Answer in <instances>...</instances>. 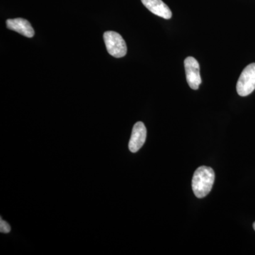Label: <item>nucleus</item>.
Segmentation results:
<instances>
[{"mask_svg": "<svg viewBox=\"0 0 255 255\" xmlns=\"http://www.w3.org/2000/svg\"><path fill=\"white\" fill-rule=\"evenodd\" d=\"M215 181L214 169L201 166L196 169L192 179V189L196 197L202 199L209 194Z\"/></svg>", "mask_w": 255, "mask_h": 255, "instance_id": "nucleus-1", "label": "nucleus"}, {"mask_svg": "<svg viewBox=\"0 0 255 255\" xmlns=\"http://www.w3.org/2000/svg\"><path fill=\"white\" fill-rule=\"evenodd\" d=\"M104 40L107 51L114 58H120L127 53V46L123 37L115 31H107L104 33Z\"/></svg>", "mask_w": 255, "mask_h": 255, "instance_id": "nucleus-2", "label": "nucleus"}, {"mask_svg": "<svg viewBox=\"0 0 255 255\" xmlns=\"http://www.w3.org/2000/svg\"><path fill=\"white\" fill-rule=\"evenodd\" d=\"M237 92L241 97L251 95L255 90V63L248 65L242 72L237 83Z\"/></svg>", "mask_w": 255, "mask_h": 255, "instance_id": "nucleus-3", "label": "nucleus"}, {"mask_svg": "<svg viewBox=\"0 0 255 255\" xmlns=\"http://www.w3.org/2000/svg\"><path fill=\"white\" fill-rule=\"evenodd\" d=\"M184 68L189 87L192 90H198L202 81L200 75V67L197 60L193 57H187L184 60Z\"/></svg>", "mask_w": 255, "mask_h": 255, "instance_id": "nucleus-4", "label": "nucleus"}, {"mask_svg": "<svg viewBox=\"0 0 255 255\" xmlns=\"http://www.w3.org/2000/svg\"><path fill=\"white\" fill-rule=\"evenodd\" d=\"M147 137V129L145 124L141 122H137L132 128L131 136L129 141V150L136 152L144 145Z\"/></svg>", "mask_w": 255, "mask_h": 255, "instance_id": "nucleus-5", "label": "nucleus"}, {"mask_svg": "<svg viewBox=\"0 0 255 255\" xmlns=\"http://www.w3.org/2000/svg\"><path fill=\"white\" fill-rule=\"evenodd\" d=\"M6 27L23 35V36L32 38L34 36V30L31 23L26 19L22 18L7 19L6 21Z\"/></svg>", "mask_w": 255, "mask_h": 255, "instance_id": "nucleus-6", "label": "nucleus"}, {"mask_svg": "<svg viewBox=\"0 0 255 255\" xmlns=\"http://www.w3.org/2000/svg\"><path fill=\"white\" fill-rule=\"evenodd\" d=\"M142 4L152 14L164 19H169L172 16V11L162 0H141Z\"/></svg>", "mask_w": 255, "mask_h": 255, "instance_id": "nucleus-7", "label": "nucleus"}, {"mask_svg": "<svg viewBox=\"0 0 255 255\" xmlns=\"http://www.w3.org/2000/svg\"><path fill=\"white\" fill-rule=\"evenodd\" d=\"M11 231V227L9 223L1 219L0 220V232L2 233H9Z\"/></svg>", "mask_w": 255, "mask_h": 255, "instance_id": "nucleus-8", "label": "nucleus"}, {"mask_svg": "<svg viewBox=\"0 0 255 255\" xmlns=\"http://www.w3.org/2000/svg\"><path fill=\"white\" fill-rule=\"evenodd\" d=\"M253 228H254L255 231V222L254 223V224H253Z\"/></svg>", "mask_w": 255, "mask_h": 255, "instance_id": "nucleus-9", "label": "nucleus"}]
</instances>
